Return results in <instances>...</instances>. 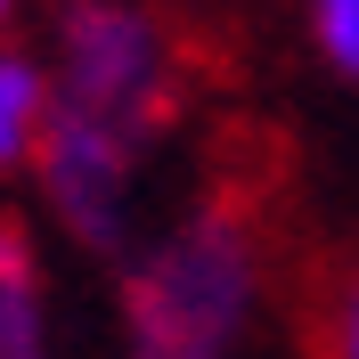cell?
<instances>
[{"mask_svg":"<svg viewBox=\"0 0 359 359\" xmlns=\"http://www.w3.org/2000/svg\"><path fill=\"white\" fill-rule=\"evenodd\" d=\"M269 302V237L245 196H204L114 262V359H237Z\"/></svg>","mask_w":359,"mask_h":359,"instance_id":"obj_1","label":"cell"},{"mask_svg":"<svg viewBox=\"0 0 359 359\" xmlns=\"http://www.w3.org/2000/svg\"><path fill=\"white\" fill-rule=\"evenodd\" d=\"M41 57L57 107L114 123L147 147H163V131L188 107V41L156 0H57Z\"/></svg>","mask_w":359,"mask_h":359,"instance_id":"obj_2","label":"cell"},{"mask_svg":"<svg viewBox=\"0 0 359 359\" xmlns=\"http://www.w3.org/2000/svg\"><path fill=\"white\" fill-rule=\"evenodd\" d=\"M147 139L114 131V123H90V114L57 107L49 114V139L33 156V196H41V221L66 237L90 262H123L139 245V188H147Z\"/></svg>","mask_w":359,"mask_h":359,"instance_id":"obj_3","label":"cell"},{"mask_svg":"<svg viewBox=\"0 0 359 359\" xmlns=\"http://www.w3.org/2000/svg\"><path fill=\"white\" fill-rule=\"evenodd\" d=\"M0 359H57V302H49L41 237L0 212Z\"/></svg>","mask_w":359,"mask_h":359,"instance_id":"obj_4","label":"cell"},{"mask_svg":"<svg viewBox=\"0 0 359 359\" xmlns=\"http://www.w3.org/2000/svg\"><path fill=\"white\" fill-rule=\"evenodd\" d=\"M49 114H57V82H49V57L25 41H0V180H25L33 156L49 139Z\"/></svg>","mask_w":359,"mask_h":359,"instance_id":"obj_5","label":"cell"},{"mask_svg":"<svg viewBox=\"0 0 359 359\" xmlns=\"http://www.w3.org/2000/svg\"><path fill=\"white\" fill-rule=\"evenodd\" d=\"M302 33L335 82H359V0H302Z\"/></svg>","mask_w":359,"mask_h":359,"instance_id":"obj_6","label":"cell"},{"mask_svg":"<svg viewBox=\"0 0 359 359\" xmlns=\"http://www.w3.org/2000/svg\"><path fill=\"white\" fill-rule=\"evenodd\" d=\"M318 359H359V269H343L318 311Z\"/></svg>","mask_w":359,"mask_h":359,"instance_id":"obj_7","label":"cell"},{"mask_svg":"<svg viewBox=\"0 0 359 359\" xmlns=\"http://www.w3.org/2000/svg\"><path fill=\"white\" fill-rule=\"evenodd\" d=\"M17 17H25V0H0V41L17 33Z\"/></svg>","mask_w":359,"mask_h":359,"instance_id":"obj_8","label":"cell"}]
</instances>
